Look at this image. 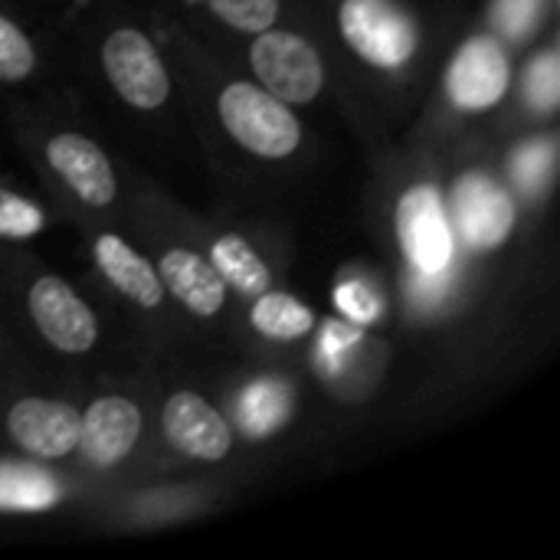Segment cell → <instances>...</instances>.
<instances>
[{
	"label": "cell",
	"instance_id": "cell-17",
	"mask_svg": "<svg viewBox=\"0 0 560 560\" xmlns=\"http://www.w3.org/2000/svg\"><path fill=\"white\" fill-rule=\"evenodd\" d=\"M210 259H213V269L223 276V282H230L236 292L259 295L269 289V269L243 236H236V233L220 236L210 246Z\"/></svg>",
	"mask_w": 560,
	"mask_h": 560
},
{
	"label": "cell",
	"instance_id": "cell-8",
	"mask_svg": "<svg viewBox=\"0 0 560 560\" xmlns=\"http://www.w3.org/2000/svg\"><path fill=\"white\" fill-rule=\"evenodd\" d=\"M509 79H512V66L499 39L476 36L450 62L446 95L456 108L482 112L492 108L509 92Z\"/></svg>",
	"mask_w": 560,
	"mask_h": 560
},
{
	"label": "cell",
	"instance_id": "cell-18",
	"mask_svg": "<svg viewBox=\"0 0 560 560\" xmlns=\"http://www.w3.org/2000/svg\"><path fill=\"white\" fill-rule=\"evenodd\" d=\"M253 325L259 335L276 338V341H295L315 328V312L299 302L295 295L285 292H259L253 305Z\"/></svg>",
	"mask_w": 560,
	"mask_h": 560
},
{
	"label": "cell",
	"instance_id": "cell-25",
	"mask_svg": "<svg viewBox=\"0 0 560 560\" xmlns=\"http://www.w3.org/2000/svg\"><path fill=\"white\" fill-rule=\"evenodd\" d=\"M453 285H456V276H453V262H450L446 269H436V272L413 269V276L407 282V292H410V302L420 312H436L453 295Z\"/></svg>",
	"mask_w": 560,
	"mask_h": 560
},
{
	"label": "cell",
	"instance_id": "cell-21",
	"mask_svg": "<svg viewBox=\"0 0 560 560\" xmlns=\"http://www.w3.org/2000/svg\"><path fill=\"white\" fill-rule=\"evenodd\" d=\"M210 10L243 33H262L279 16V0H207Z\"/></svg>",
	"mask_w": 560,
	"mask_h": 560
},
{
	"label": "cell",
	"instance_id": "cell-11",
	"mask_svg": "<svg viewBox=\"0 0 560 560\" xmlns=\"http://www.w3.org/2000/svg\"><path fill=\"white\" fill-rule=\"evenodd\" d=\"M46 161L89 207H105L115 200V171L102 148L85 135L66 131L46 144Z\"/></svg>",
	"mask_w": 560,
	"mask_h": 560
},
{
	"label": "cell",
	"instance_id": "cell-27",
	"mask_svg": "<svg viewBox=\"0 0 560 560\" xmlns=\"http://www.w3.org/2000/svg\"><path fill=\"white\" fill-rule=\"evenodd\" d=\"M358 328L351 331V325H341V322H328L325 325V335H322V345H318V351H322V364L328 368V371H335L338 364H335V358L338 354H345V351H351V345L358 341Z\"/></svg>",
	"mask_w": 560,
	"mask_h": 560
},
{
	"label": "cell",
	"instance_id": "cell-13",
	"mask_svg": "<svg viewBox=\"0 0 560 560\" xmlns=\"http://www.w3.org/2000/svg\"><path fill=\"white\" fill-rule=\"evenodd\" d=\"M158 276L180 299V305L190 308L200 318L217 315L223 308V302H226V282H223V276L213 269V262H207L194 249H184V246L167 249L161 256Z\"/></svg>",
	"mask_w": 560,
	"mask_h": 560
},
{
	"label": "cell",
	"instance_id": "cell-23",
	"mask_svg": "<svg viewBox=\"0 0 560 560\" xmlns=\"http://www.w3.org/2000/svg\"><path fill=\"white\" fill-rule=\"evenodd\" d=\"M36 66V52L30 46V39L23 36V30L16 23H10L0 13V79L16 82L23 75H30Z\"/></svg>",
	"mask_w": 560,
	"mask_h": 560
},
{
	"label": "cell",
	"instance_id": "cell-15",
	"mask_svg": "<svg viewBox=\"0 0 560 560\" xmlns=\"http://www.w3.org/2000/svg\"><path fill=\"white\" fill-rule=\"evenodd\" d=\"M292 413V387L279 377L253 381L236 404V420L249 436H269L279 430Z\"/></svg>",
	"mask_w": 560,
	"mask_h": 560
},
{
	"label": "cell",
	"instance_id": "cell-12",
	"mask_svg": "<svg viewBox=\"0 0 560 560\" xmlns=\"http://www.w3.org/2000/svg\"><path fill=\"white\" fill-rule=\"evenodd\" d=\"M141 436V410L128 397H98L82 417L79 446L95 466L121 463Z\"/></svg>",
	"mask_w": 560,
	"mask_h": 560
},
{
	"label": "cell",
	"instance_id": "cell-9",
	"mask_svg": "<svg viewBox=\"0 0 560 560\" xmlns=\"http://www.w3.org/2000/svg\"><path fill=\"white\" fill-rule=\"evenodd\" d=\"M7 430L20 450L39 459H59L79 450V430H82V413L62 400H43L30 397L13 404L7 413Z\"/></svg>",
	"mask_w": 560,
	"mask_h": 560
},
{
	"label": "cell",
	"instance_id": "cell-14",
	"mask_svg": "<svg viewBox=\"0 0 560 560\" xmlns=\"http://www.w3.org/2000/svg\"><path fill=\"white\" fill-rule=\"evenodd\" d=\"M95 262L105 272V279L121 295H128L135 305H141V308L161 305L164 282H161L158 269L144 256H138L125 240H118L115 233H102L95 240Z\"/></svg>",
	"mask_w": 560,
	"mask_h": 560
},
{
	"label": "cell",
	"instance_id": "cell-10",
	"mask_svg": "<svg viewBox=\"0 0 560 560\" xmlns=\"http://www.w3.org/2000/svg\"><path fill=\"white\" fill-rule=\"evenodd\" d=\"M161 423H164L167 440L190 459L217 463L233 446V433H230L226 420L203 397H197L190 390H180L164 404Z\"/></svg>",
	"mask_w": 560,
	"mask_h": 560
},
{
	"label": "cell",
	"instance_id": "cell-1",
	"mask_svg": "<svg viewBox=\"0 0 560 560\" xmlns=\"http://www.w3.org/2000/svg\"><path fill=\"white\" fill-rule=\"evenodd\" d=\"M217 108L226 131L259 158H289L302 141L299 118L285 108L282 98H276L259 85L249 82L226 85L220 92Z\"/></svg>",
	"mask_w": 560,
	"mask_h": 560
},
{
	"label": "cell",
	"instance_id": "cell-6",
	"mask_svg": "<svg viewBox=\"0 0 560 560\" xmlns=\"http://www.w3.org/2000/svg\"><path fill=\"white\" fill-rule=\"evenodd\" d=\"M397 240L413 269L436 272L453 262V230L436 187H410L397 203Z\"/></svg>",
	"mask_w": 560,
	"mask_h": 560
},
{
	"label": "cell",
	"instance_id": "cell-3",
	"mask_svg": "<svg viewBox=\"0 0 560 560\" xmlns=\"http://www.w3.org/2000/svg\"><path fill=\"white\" fill-rule=\"evenodd\" d=\"M249 59L262 89L282 102H312L325 82V69L315 46L295 33L262 30V36L253 43Z\"/></svg>",
	"mask_w": 560,
	"mask_h": 560
},
{
	"label": "cell",
	"instance_id": "cell-2",
	"mask_svg": "<svg viewBox=\"0 0 560 560\" xmlns=\"http://www.w3.org/2000/svg\"><path fill=\"white\" fill-rule=\"evenodd\" d=\"M338 23L348 46L381 69L404 66L417 49V26L394 0H345Z\"/></svg>",
	"mask_w": 560,
	"mask_h": 560
},
{
	"label": "cell",
	"instance_id": "cell-26",
	"mask_svg": "<svg viewBox=\"0 0 560 560\" xmlns=\"http://www.w3.org/2000/svg\"><path fill=\"white\" fill-rule=\"evenodd\" d=\"M338 308H341L354 325H368V322L377 318L381 302H377V295H374L364 282H345V285L338 289Z\"/></svg>",
	"mask_w": 560,
	"mask_h": 560
},
{
	"label": "cell",
	"instance_id": "cell-16",
	"mask_svg": "<svg viewBox=\"0 0 560 560\" xmlns=\"http://www.w3.org/2000/svg\"><path fill=\"white\" fill-rule=\"evenodd\" d=\"M62 499L56 479L36 466L0 463V512H46Z\"/></svg>",
	"mask_w": 560,
	"mask_h": 560
},
{
	"label": "cell",
	"instance_id": "cell-20",
	"mask_svg": "<svg viewBox=\"0 0 560 560\" xmlns=\"http://www.w3.org/2000/svg\"><path fill=\"white\" fill-rule=\"evenodd\" d=\"M525 98L538 112H555L560 102V56L558 49H545L525 69Z\"/></svg>",
	"mask_w": 560,
	"mask_h": 560
},
{
	"label": "cell",
	"instance_id": "cell-19",
	"mask_svg": "<svg viewBox=\"0 0 560 560\" xmlns=\"http://www.w3.org/2000/svg\"><path fill=\"white\" fill-rule=\"evenodd\" d=\"M555 158H558V144L555 138H535L528 144H522L512 154V180L525 190V194H541L555 174Z\"/></svg>",
	"mask_w": 560,
	"mask_h": 560
},
{
	"label": "cell",
	"instance_id": "cell-4",
	"mask_svg": "<svg viewBox=\"0 0 560 560\" xmlns=\"http://www.w3.org/2000/svg\"><path fill=\"white\" fill-rule=\"evenodd\" d=\"M102 66L115 92L135 108H158L171 95L167 69L141 30H115L102 46Z\"/></svg>",
	"mask_w": 560,
	"mask_h": 560
},
{
	"label": "cell",
	"instance_id": "cell-5",
	"mask_svg": "<svg viewBox=\"0 0 560 560\" xmlns=\"http://www.w3.org/2000/svg\"><path fill=\"white\" fill-rule=\"evenodd\" d=\"M453 220L469 249H499L515 230V200L482 171H469L453 187Z\"/></svg>",
	"mask_w": 560,
	"mask_h": 560
},
{
	"label": "cell",
	"instance_id": "cell-24",
	"mask_svg": "<svg viewBox=\"0 0 560 560\" xmlns=\"http://www.w3.org/2000/svg\"><path fill=\"white\" fill-rule=\"evenodd\" d=\"M545 0H495L492 3V23L509 39H525L538 20H541Z\"/></svg>",
	"mask_w": 560,
	"mask_h": 560
},
{
	"label": "cell",
	"instance_id": "cell-22",
	"mask_svg": "<svg viewBox=\"0 0 560 560\" xmlns=\"http://www.w3.org/2000/svg\"><path fill=\"white\" fill-rule=\"evenodd\" d=\"M46 226V217L36 203H30L20 194H10L0 187V236L7 240H26L36 236Z\"/></svg>",
	"mask_w": 560,
	"mask_h": 560
},
{
	"label": "cell",
	"instance_id": "cell-7",
	"mask_svg": "<svg viewBox=\"0 0 560 560\" xmlns=\"http://www.w3.org/2000/svg\"><path fill=\"white\" fill-rule=\"evenodd\" d=\"M26 302H30V315H33L36 328L43 331V338L52 348H59L66 354H82L95 345L98 325H95L92 308L59 276L36 279Z\"/></svg>",
	"mask_w": 560,
	"mask_h": 560
}]
</instances>
